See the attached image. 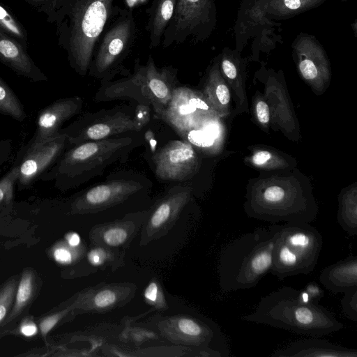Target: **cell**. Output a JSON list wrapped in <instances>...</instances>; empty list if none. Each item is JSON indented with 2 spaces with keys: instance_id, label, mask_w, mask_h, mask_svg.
<instances>
[{
  "instance_id": "obj_23",
  "label": "cell",
  "mask_w": 357,
  "mask_h": 357,
  "mask_svg": "<svg viewBox=\"0 0 357 357\" xmlns=\"http://www.w3.org/2000/svg\"><path fill=\"white\" fill-rule=\"evenodd\" d=\"M319 280L333 294L357 287V256L351 255L322 269Z\"/></svg>"
},
{
  "instance_id": "obj_20",
  "label": "cell",
  "mask_w": 357,
  "mask_h": 357,
  "mask_svg": "<svg viewBox=\"0 0 357 357\" xmlns=\"http://www.w3.org/2000/svg\"><path fill=\"white\" fill-rule=\"evenodd\" d=\"M135 291V287L130 284H106L79 296L72 303L73 311L106 312L128 301Z\"/></svg>"
},
{
  "instance_id": "obj_5",
  "label": "cell",
  "mask_w": 357,
  "mask_h": 357,
  "mask_svg": "<svg viewBox=\"0 0 357 357\" xmlns=\"http://www.w3.org/2000/svg\"><path fill=\"white\" fill-rule=\"evenodd\" d=\"M178 70L172 66L158 68L150 55L145 65L137 59L134 72L126 78L102 83L97 92V101L130 98L137 103L153 107L155 118L166 109L175 89L178 86Z\"/></svg>"
},
{
  "instance_id": "obj_1",
  "label": "cell",
  "mask_w": 357,
  "mask_h": 357,
  "mask_svg": "<svg viewBox=\"0 0 357 357\" xmlns=\"http://www.w3.org/2000/svg\"><path fill=\"white\" fill-rule=\"evenodd\" d=\"M122 8L117 0H59L55 5L49 17L56 22L59 44L79 75L88 73L102 32Z\"/></svg>"
},
{
  "instance_id": "obj_24",
  "label": "cell",
  "mask_w": 357,
  "mask_h": 357,
  "mask_svg": "<svg viewBox=\"0 0 357 357\" xmlns=\"http://www.w3.org/2000/svg\"><path fill=\"white\" fill-rule=\"evenodd\" d=\"M176 1L152 0L151 6L146 10L149 18L146 29L149 36L150 49L160 45L163 33L172 17Z\"/></svg>"
},
{
  "instance_id": "obj_41",
  "label": "cell",
  "mask_w": 357,
  "mask_h": 357,
  "mask_svg": "<svg viewBox=\"0 0 357 357\" xmlns=\"http://www.w3.org/2000/svg\"><path fill=\"white\" fill-rule=\"evenodd\" d=\"M257 119L262 124H266L269 121V109L264 101H259L256 105Z\"/></svg>"
},
{
  "instance_id": "obj_9",
  "label": "cell",
  "mask_w": 357,
  "mask_h": 357,
  "mask_svg": "<svg viewBox=\"0 0 357 357\" xmlns=\"http://www.w3.org/2000/svg\"><path fill=\"white\" fill-rule=\"evenodd\" d=\"M161 334L169 341L207 352L210 356L227 357L228 343L218 325L189 315L169 317L159 324Z\"/></svg>"
},
{
  "instance_id": "obj_32",
  "label": "cell",
  "mask_w": 357,
  "mask_h": 357,
  "mask_svg": "<svg viewBox=\"0 0 357 357\" xmlns=\"http://www.w3.org/2000/svg\"><path fill=\"white\" fill-rule=\"evenodd\" d=\"M114 251H119L100 245H93L87 254L89 262L93 266H102L114 262Z\"/></svg>"
},
{
  "instance_id": "obj_10",
  "label": "cell",
  "mask_w": 357,
  "mask_h": 357,
  "mask_svg": "<svg viewBox=\"0 0 357 357\" xmlns=\"http://www.w3.org/2000/svg\"><path fill=\"white\" fill-rule=\"evenodd\" d=\"M142 129L129 107L116 106L109 109L85 113L60 132L67 135L70 146L112 137L123 132H139Z\"/></svg>"
},
{
  "instance_id": "obj_12",
  "label": "cell",
  "mask_w": 357,
  "mask_h": 357,
  "mask_svg": "<svg viewBox=\"0 0 357 357\" xmlns=\"http://www.w3.org/2000/svg\"><path fill=\"white\" fill-rule=\"evenodd\" d=\"M210 109L204 96L198 92L178 86L166 109L158 119L165 121L182 137L207 116Z\"/></svg>"
},
{
  "instance_id": "obj_43",
  "label": "cell",
  "mask_w": 357,
  "mask_h": 357,
  "mask_svg": "<svg viewBox=\"0 0 357 357\" xmlns=\"http://www.w3.org/2000/svg\"><path fill=\"white\" fill-rule=\"evenodd\" d=\"M271 159V155L266 151H258L252 156V162L255 165L261 166L268 163Z\"/></svg>"
},
{
  "instance_id": "obj_35",
  "label": "cell",
  "mask_w": 357,
  "mask_h": 357,
  "mask_svg": "<svg viewBox=\"0 0 357 357\" xmlns=\"http://www.w3.org/2000/svg\"><path fill=\"white\" fill-rule=\"evenodd\" d=\"M343 314L349 319L357 321V287L344 292L340 301Z\"/></svg>"
},
{
  "instance_id": "obj_46",
  "label": "cell",
  "mask_w": 357,
  "mask_h": 357,
  "mask_svg": "<svg viewBox=\"0 0 357 357\" xmlns=\"http://www.w3.org/2000/svg\"><path fill=\"white\" fill-rule=\"evenodd\" d=\"M351 27H353V30H354V35L355 36H356V20H355L354 22V23H351Z\"/></svg>"
},
{
  "instance_id": "obj_27",
  "label": "cell",
  "mask_w": 357,
  "mask_h": 357,
  "mask_svg": "<svg viewBox=\"0 0 357 357\" xmlns=\"http://www.w3.org/2000/svg\"><path fill=\"white\" fill-rule=\"evenodd\" d=\"M35 275L31 270L24 271L17 285L13 307L3 324H8L16 318L28 305L33 295Z\"/></svg>"
},
{
  "instance_id": "obj_11",
  "label": "cell",
  "mask_w": 357,
  "mask_h": 357,
  "mask_svg": "<svg viewBox=\"0 0 357 357\" xmlns=\"http://www.w3.org/2000/svg\"><path fill=\"white\" fill-rule=\"evenodd\" d=\"M280 26L266 15L264 0H242L234 29L235 49L241 52L250 39L253 52L275 48L278 43H283L276 32Z\"/></svg>"
},
{
  "instance_id": "obj_36",
  "label": "cell",
  "mask_w": 357,
  "mask_h": 357,
  "mask_svg": "<svg viewBox=\"0 0 357 357\" xmlns=\"http://www.w3.org/2000/svg\"><path fill=\"white\" fill-rule=\"evenodd\" d=\"M146 301L158 308L165 309L167 307L165 296L158 281L153 280L144 290Z\"/></svg>"
},
{
  "instance_id": "obj_28",
  "label": "cell",
  "mask_w": 357,
  "mask_h": 357,
  "mask_svg": "<svg viewBox=\"0 0 357 357\" xmlns=\"http://www.w3.org/2000/svg\"><path fill=\"white\" fill-rule=\"evenodd\" d=\"M337 220L342 229L351 236L357 234V205L355 195H345L340 204Z\"/></svg>"
},
{
  "instance_id": "obj_22",
  "label": "cell",
  "mask_w": 357,
  "mask_h": 357,
  "mask_svg": "<svg viewBox=\"0 0 357 357\" xmlns=\"http://www.w3.org/2000/svg\"><path fill=\"white\" fill-rule=\"evenodd\" d=\"M0 61L18 75L31 81L43 82L47 77L36 66L18 43L0 31Z\"/></svg>"
},
{
  "instance_id": "obj_31",
  "label": "cell",
  "mask_w": 357,
  "mask_h": 357,
  "mask_svg": "<svg viewBox=\"0 0 357 357\" xmlns=\"http://www.w3.org/2000/svg\"><path fill=\"white\" fill-rule=\"evenodd\" d=\"M19 165L13 167L0 179V204H9L13 198L15 183L17 181Z\"/></svg>"
},
{
  "instance_id": "obj_45",
  "label": "cell",
  "mask_w": 357,
  "mask_h": 357,
  "mask_svg": "<svg viewBox=\"0 0 357 357\" xmlns=\"http://www.w3.org/2000/svg\"><path fill=\"white\" fill-rule=\"evenodd\" d=\"M27 1H31V0H26ZM36 1V0H34ZM59 0H47V14L48 16L50 15L52 11L53 10L55 5L58 2ZM33 1V0L32 1Z\"/></svg>"
},
{
  "instance_id": "obj_38",
  "label": "cell",
  "mask_w": 357,
  "mask_h": 357,
  "mask_svg": "<svg viewBox=\"0 0 357 357\" xmlns=\"http://www.w3.org/2000/svg\"><path fill=\"white\" fill-rule=\"evenodd\" d=\"M151 106L146 104L137 103L134 111V118L137 123L143 128L150 120Z\"/></svg>"
},
{
  "instance_id": "obj_44",
  "label": "cell",
  "mask_w": 357,
  "mask_h": 357,
  "mask_svg": "<svg viewBox=\"0 0 357 357\" xmlns=\"http://www.w3.org/2000/svg\"><path fill=\"white\" fill-rule=\"evenodd\" d=\"M66 243L72 247H78L80 245L81 239L78 234L70 232L66 236Z\"/></svg>"
},
{
  "instance_id": "obj_7",
  "label": "cell",
  "mask_w": 357,
  "mask_h": 357,
  "mask_svg": "<svg viewBox=\"0 0 357 357\" xmlns=\"http://www.w3.org/2000/svg\"><path fill=\"white\" fill-rule=\"evenodd\" d=\"M137 35L130 9L122 8L102 32L92 57L89 75L102 83L112 81L123 68Z\"/></svg>"
},
{
  "instance_id": "obj_25",
  "label": "cell",
  "mask_w": 357,
  "mask_h": 357,
  "mask_svg": "<svg viewBox=\"0 0 357 357\" xmlns=\"http://www.w3.org/2000/svg\"><path fill=\"white\" fill-rule=\"evenodd\" d=\"M204 98L215 109L225 107L229 102V91L220 73L218 56L208 69L204 86Z\"/></svg>"
},
{
  "instance_id": "obj_26",
  "label": "cell",
  "mask_w": 357,
  "mask_h": 357,
  "mask_svg": "<svg viewBox=\"0 0 357 357\" xmlns=\"http://www.w3.org/2000/svg\"><path fill=\"white\" fill-rule=\"evenodd\" d=\"M266 15L273 20L294 17L317 8L326 0H264Z\"/></svg>"
},
{
  "instance_id": "obj_34",
  "label": "cell",
  "mask_w": 357,
  "mask_h": 357,
  "mask_svg": "<svg viewBox=\"0 0 357 357\" xmlns=\"http://www.w3.org/2000/svg\"><path fill=\"white\" fill-rule=\"evenodd\" d=\"M17 280H10L0 290V324L6 319L10 305L14 301Z\"/></svg>"
},
{
  "instance_id": "obj_15",
  "label": "cell",
  "mask_w": 357,
  "mask_h": 357,
  "mask_svg": "<svg viewBox=\"0 0 357 357\" xmlns=\"http://www.w3.org/2000/svg\"><path fill=\"white\" fill-rule=\"evenodd\" d=\"M190 188L174 186L157 203L142 225L141 244L145 245L168 233L190 198Z\"/></svg>"
},
{
  "instance_id": "obj_14",
  "label": "cell",
  "mask_w": 357,
  "mask_h": 357,
  "mask_svg": "<svg viewBox=\"0 0 357 357\" xmlns=\"http://www.w3.org/2000/svg\"><path fill=\"white\" fill-rule=\"evenodd\" d=\"M142 188L134 179L119 178L95 185L76 198L71 206L74 214L95 213L117 205Z\"/></svg>"
},
{
  "instance_id": "obj_37",
  "label": "cell",
  "mask_w": 357,
  "mask_h": 357,
  "mask_svg": "<svg viewBox=\"0 0 357 357\" xmlns=\"http://www.w3.org/2000/svg\"><path fill=\"white\" fill-rule=\"evenodd\" d=\"M73 305L71 304L68 307L60 312L50 314L43 318L39 324V329L43 337L46 339L49 332L70 311H73Z\"/></svg>"
},
{
  "instance_id": "obj_42",
  "label": "cell",
  "mask_w": 357,
  "mask_h": 357,
  "mask_svg": "<svg viewBox=\"0 0 357 357\" xmlns=\"http://www.w3.org/2000/svg\"><path fill=\"white\" fill-rule=\"evenodd\" d=\"M12 151V143L10 140H0V165L6 162Z\"/></svg>"
},
{
  "instance_id": "obj_18",
  "label": "cell",
  "mask_w": 357,
  "mask_h": 357,
  "mask_svg": "<svg viewBox=\"0 0 357 357\" xmlns=\"http://www.w3.org/2000/svg\"><path fill=\"white\" fill-rule=\"evenodd\" d=\"M149 211L126 215L122 219L94 227L89 238L94 245L119 250L127 247L143 225Z\"/></svg>"
},
{
  "instance_id": "obj_4",
  "label": "cell",
  "mask_w": 357,
  "mask_h": 357,
  "mask_svg": "<svg viewBox=\"0 0 357 357\" xmlns=\"http://www.w3.org/2000/svg\"><path fill=\"white\" fill-rule=\"evenodd\" d=\"M273 248L269 227L255 228L227 244L218 265L221 290L228 293L255 287L270 271Z\"/></svg>"
},
{
  "instance_id": "obj_3",
  "label": "cell",
  "mask_w": 357,
  "mask_h": 357,
  "mask_svg": "<svg viewBox=\"0 0 357 357\" xmlns=\"http://www.w3.org/2000/svg\"><path fill=\"white\" fill-rule=\"evenodd\" d=\"M138 142L131 137H122L70 146L42 179L54 181L62 190L77 188L101 176L112 164L125 161Z\"/></svg>"
},
{
  "instance_id": "obj_30",
  "label": "cell",
  "mask_w": 357,
  "mask_h": 357,
  "mask_svg": "<svg viewBox=\"0 0 357 357\" xmlns=\"http://www.w3.org/2000/svg\"><path fill=\"white\" fill-rule=\"evenodd\" d=\"M0 31L27 50L28 34L22 26L0 5Z\"/></svg>"
},
{
  "instance_id": "obj_2",
  "label": "cell",
  "mask_w": 357,
  "mask_h": 357,
  "mask_svg": "<svg viewBox=\"0 0 357 357\" xmlns=\"http://www.w3.org/2000/svg\"><path fill=\"white\" fill-rule=\"evenodd\" d=\"M241 319L318 337L344 327L330 311L312 302L302 289L288 286L261 297L255 310Z\"/></svg>"
},
{
  "instance_id": "obj_8",
  "label": "cell",
  "mask_w": 357,
  "mask_h": 357,
  "mask_svg": "<svg viewBox=\"0 0 357 357\" xmlns=\"http://www.w3.org/2000/svg\"><path fill=\"white\" fill-rule=\"evenodd\" d=\"M215 0H176L172 17L162 35V47L208 39L217 26Z\"/></svg>"
},
{
  "instance_id": "obj_40",
  "label": "cell",
  "mask_w": 357,
  "mask_h": 357,
  "mask_svg": "<svg viewBox=\"0 0 357 357\" xmlns=\"http://www.w3.org/2000/svg\"><path fill=\"white\" fill-rule=\"evenodd\" d=\"M38 331L36 324L29 319L24 320L20 326V333L25 337L34 336L37 334Z\"/></svg>"
},
{
  "instance_id": "obj_47",
  "label": "cell",
  "mask_w": 357,
  "mask_h": 357,
  "mask_svg": "<svg viewBox=\"0 0 357 357\" xmlns=\"http://www.w3.org/2000/svg\"><path fill=\"white\" fill-rule=\"evenodd\" d=\"M340 1H342V2H344V1H351V0H340Z\"/></svg>"
},
{
  "instance_id": "obj_21",
  "label": "cell",
  "mask_w": 357,
  "mask_h": 357,
  "mask_svg": "<svg viewBox=\"0 0 357 357\" xmlns=\"http://www.w3.org/2000/svg\"><path fill=\"white\" fill-rule=\"evenodd\" d=\"M272 357H357V350L312 337L275 350Z\"/></svg>"
},
{
  "instance_id": "obj_33",
  "label": "cell",
  "mask_w": 357,
  "mask_h": 357,
  "mask_svg": "<svg viewBox=\"0 0 357 357\" xmlns=\"http://www.w3.org/2000/svg\"><path fill=\"white\" fill-rule=\"evenodd\" d=\"M77 248L70 246L66 242H59L52 249V257L59 264H70L80 255Z\"/></svg>"
},
{
  "instance_id": "obj_19",
  "label": "cell",
  "mask_w": 357,
  "mask_h": 357,
  "mask_svg": "<svg viewBox=\"0 0 357 357\" xmlns=\"http://www.w3.org/2000/svg\"><path fill=\"white\" fill-rule=\"evenodd\" d=\"M82 105V98L73 96L59 99L44 108L38 115L31 144L40 143L58 135L63 123L81 112Z\"/></svg>"
},
{
  "instance_id": "obj_13",
  "label": "cell",
  "mask_w": 357,
  "mask_h": 357,
  "mask_svg": "<svg viewBox=\"0 0 357 357\" xmlns=\"http://www.w3.org/2000/svg\"><path fill=\"white\" fill-rule=\"evenodd\" d=\"M158 178L166 181H183L197 171L199 158L195 149L184 140H171L153 156Z\"/></svg>"
},
{
  "instance_id": "obj_6",
  "label": "cell",
  "mask_w": 357,
  "mask_h": 357,
  "mask_svg": "<svg viewBox=\"0 0 357 357\" xmlns=\"http://www.w3.org/2000/svg\"><path fill=\"white\" fill-rule=\"evenodd\" d=\"M304 222H287L269 226L273 234L270 273L282 280L315 268L323 246L321 233Z\"/></svg>"
},
{
  "instance_id": "obj_29",
  "label": "cell",
  "mask_w": 357,
  "mask_h": 357,
  "mask_svg": "<svg viewBox=\"0 0 357 357\" xmlns=\"http://www.w3.org/2000/svg\"><path fill=\"white\" fill-rule=\"evenodd\" d=\"M0 112L22 121L26 117L24 106L11 90L0 78Z\"/></svg>"
},
{
  "instance_id": "obj_39",
  "label": "cell",
  "mask_w": 357,
  "mask_h": 357,
  "mask_svg": "<svg viewBox=\"0 0 357 357\" xmlns=\"http://www.w3.org/2000/svg\"><path fill=\"white\" fill-rule=\"evenodd\" d=\"M302 290L307 294L310 299L314 303H319L324 295L323 289L314 282L307 283Z\"/></svg>"
},
{
  "instance_id": "obj_16",
  "label": "cell",
  "mask_w": 357,
  "mask_h": 357,
  "mask_svg": "<svg viewBox=\"0 0 357 357\" xmlns=\"http://www.w3.org/2000/svg\"><path fill=\"white\" fill-rule=\"evenodd\" d=\"M291 47L293 59L304 79L316 82L329 78L330 61L324 46L316 36L300 32Z\"/></svg>"
},
{
  "instance_id": "obj_17",
  "label": "cell",
  "mask_w": 357,
  "mask_h": 357,
  "mask_svg": "<svg viewBox=\"0 0 357 357\" xmlns=\"http://www.w3.org/2000/svg\"><path fill=\"white\" fill-rule=\"evenodd\" d=\"M68 146V136L62 132L46 141L30 144L19 165L18 183L21 186L31 184L50 167Z\"/></svg>"
}]
</instances>
